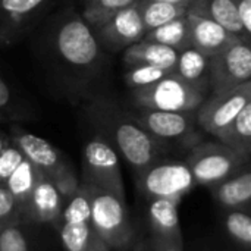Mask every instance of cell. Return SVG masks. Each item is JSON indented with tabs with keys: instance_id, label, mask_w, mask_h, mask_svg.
I'll use <instances>...</instances> for the list:
<instances>
[{
	"instance_id": "cell-1",
	"label": "cell",
	"mask_w": 251,
	"mask_h": 251,
	"mask_svg": "<svg viewBox=\"0 0 251 251\" xmlns=\"http://www.w3.org/2000/svg\"><path fill=\"white\" fill-rule=\"evenodd\" d=\"M85 113L99 134L116 147L125 160L140 175L151 163L162 157L165 146L143 129L131 113L107 97H94L85 107Z\"/></svg>"
},
{
	"instance_id": "cell-2",
	"label": "cell",
	"mask_w": 251,
	"mask_h": 251,
	"mask_svg": "<svg viewBox=\"0 0 251 251\" xmlns=\"http://www.w3.org/2000/svg\"><path fill=\"white\" fill-rule=\"evenodd\" d=\"M53 49L60 62L76 72L88 74L99 66L100 44L82 16L66 15L53 34Z\"/></svg>"
},
{
	"instance_id": "cell-3",
	"label": "cell",
	"mask_w": 251,
	"mask_h": 251,
	"mask_svg": "<svg viewBox=\"0 0 251 251\" xmlns=\"http://www.w3.org/2000/svg\"><path fill=\"white\" fill-rule=\"evenodd\" d=\"M131 97L134 104L143 109L197 112L206 94L172 72L149 87L131 90Z\"/></svg>"
},
{
	"instance_id": "cell-4",
	"label": "cell",
	"mask_w": 251,
	"mask_h": 251,
	"mask_svg": "<svg viewBox=\"0 0 251 251\" xmlns=\"http://www.w3.org/2000/svg\"><path fill=\"white\" fill-rule=\"evenodd\" d=\"M249 157L238 154L222 143H199L193 146L187 157V165L194 176L196 184L218 185L247 163Z\"/></svg>"
},
{
	"instance_id": "cell-5",
	"label": "cell",
	"mask_w": 251,
	"mask_h": 251,
	"mask_svg": "<svg viewBox=\"0 0 251 251\" xmlns=\"http://www.w3.org/2000/svg\"><path fill=\"white\" fill-rule=\"evenodd\" d=\"M131 115L135 122L162 146H166L168 143L196 146L200 143L196 128V112H166L137 107V112Z\"/></svg>"
},
{
	"instance_id": "cell-6",
	"label": "cell",
	"mask_w": 251,
	"mask_h": 251,
	"mask_svg": "<svg viewBox=\"0 0 251 251\" xmlns=\"http://www.w3.org/2000/svg\"><path fill=\"white\" fill-rule=\"evenodd\" d=\"M91 187V215L90 225L93 231L106 243L122 247L131 234L128 216L122 197Z\"/></svg>"
},
{
	"instance_id": "cell-7",
	"label": "cell",
	"mask_w": 251,
	"mask_h": 251,
	"mask_svg": "<svg viewBox=\"0 0 251 251\" xmlns=\"http://www.w3.org/2000/svg\"><path fill=\"white\" fill-rule=\"evenodd\" d=\"M84 174L87 184L124 197V184L119 168V157L107 140L100 134L88 140L82 150Z\"/></svg>"
},
{
	"instance_id": "cell-8",
	"label": "cell",
	"mask_w": 251,
	"mask_h": 251,
	"mask_svg": "<svg viewBox=\"0 0 251 251\" xmlns=\"http://www.w3.org/2000/svg\"><path fill=\"white\" fill-rule=\"evenodd\" d=\"M140 187L150 199L179 201L194 185V176L185 162L156 160L140 175Z\"/></svg>"
},
{
	"instance_id": "cell-9",
	"label": "cell",
	"mask_w": 251,
	"mask_h": 251,
	"mask_svg": "<svg viewBox=\"0 0 251 251\" xmlns=\"http://www.w3.org/2000/svg\"><path fill=\"white\" fill-rule=\"evenodd\" d=\"M251 79V43L237 41L209 57V88L212 93L231 91Z\"/></svg>"
},
{
	"instance_id": "cell-10",
	"label": "cell",
	"mask_w": 251,
	"mask_h": 251,
	"mask_svg": "<svg viewBox=\"0 0 251 251\" xmlns=\"http://www.w3.org/2000/svg\"><path fill=\"white\" fill-rule=\"evenodd\" d=\"M249 103H251V81L231 91L212 93L197 109V124L206 132L219 138Z\"/></svg>"
},
{
	"instance_id": "cell-11",
	"label": "cell",
	"mask_w": 251,
	"mask_h": 251,
	"mask_svg": "<svg viewBox=\"0 0 251 251\" xmlns=\"http://www.w3.org/2000/svg\"><path fill=\"white\" fill-rule=\"evenodd\" d=\"M99 44L118 51L143 40L146 29L137 3L119 10L94 29Z\"/></svg>"
},
{
	"instance_id": "cell-12",
	"label": "cell",
	"mask_w": 251,
	"mask_h": 251,
	"mask_svg": "<svg viewBox=\"0 0 251 251\" xmlns=\"http://www.w3.org/2000/svg\"><path fill=\"white\" fill-rule=\"evenodd\" d=\"M53 0H0V44L15 43Z\"/></svg>"
},
{
	"instance_id": "cell-13",
	"label": "cell",
	"mask_w": 251,
	"mask_h": 251,
	"mask_svg": "<svg viewBox=\"0 0 251 251\" xmlns=\"http://www.w3.org/2000/svg\"><path fill=\"white\" fill-rule=\"evenodd\" d=\"M187 21L191 46L207 57L219 54L237 41H241L237 35L212 19L187 12Z\"/></svg>"
},
{
	"instance_id": "cell-14",
	"label": "cell",
	"mask_w": 251,
	"mask_h": 251,
	"mask_svg": "<svg viewBox=\"0 0 251 251\" xmlns=\"http://www.w3.org/2000/svg\"><path fill=\"white\" fill-rule=\"evenodd\" d=\"M12 143L22 151L28 162H31L47 176H53L63 166H66L59 150L41 137H37L21 128H13Z\"/></svg>"
},
{
	"instance_id": "cell-15",
	"label": "cell",
	"mask_w": 251,
	"mask_h": 251,
	"mask_svg": "<svg viewBox=\"0 0 251 251\" xmlns=\"http://www.w3.org/2000/svg\"><path fill=\"white\" fill-rule=\"evenodd\" d=\"M187 10L221 24L241 41L251 43V37L244 32L237 18L234 0H190Z\"/></svg>"
},
{
	"instance_id": "cell-16",
	"label": "cell",
	"mask_w": 251,
	"mask_h": 251,
	"mask_svg": "<svg viewBox=\"0 0 251 251\" xmlns=\"http://www.w3.org/2000/svg\"><path fill=\"white\" fill-rule=\"evenodd\" d=\"M28 204L32 216L40 222H50L60 215L62 196L50 176L46 174L40 176L29 196Z\"/></svg>"
},
{
	"instance_id": "cell-17",
	"label": "cell",
	"mask_w": 251,
	"mask_h": 251,
	"mask_svg": "<svg viewBox=\"0 0 251 251\" xmlns=\"http://www.w3.org/2000/svg\"><path fill=\"white\" fill-rule=\"evenodd\" d=\"M178 51L172 47L147 41V40H140L129 47L125 49L124 53V60L125 63L129 65H151V66H159L165 69L174 71L175 63H176Z\"/></svg>"
},
{
	"instance_id": "cell-18",
	"label": "cell",
	"mask_w": 251,
	"mask_h": 251,
	"mask_svg": "<svg viewBox=\"0 0 251 251\" xmlns=\"http://www.w3.org/2000/svg\"><path fill=\"white\" fill-rule=\"evenodd\" d=\"M174 74L204 94L209 90V57L193 46L178 51Z\"/></svg>"
},
{
	"instance_id": "cell-19",
	"label": "cell",
	"mask_w": 251,
	"mask_h": 251,
	"mask_svg": "<svg viewBox=\"0 0 251 251\" xmlns=\"http://www.w3.org/2000/svg\"><path fill=\"white\" fill-rule=\"evenodd\" d=\"M222 144L237 151L238 154L249 157L251 151V103L237 115L232 124L218 138Z\"/></svg>"
},
{
	"instance_id": "cell-20",
	"label": "cell",
	"mask_w": 251,
	"mask_h": 251,
	"mask_svg": "<svg viewBox=\"0 0 251 251\" xmlns=\"http://www.w3.org/2000/svg\"><path fill=\"white\" fill-rule=\"evenodd\" d=\"M216 187V199L225 207L247 206L251 199V174L249 171L235 174L228 179L219 182Z\"/></svg>"
},
{
	"instance_id": "cell-21",
	"label": "cell",
	"mask_w": 251,
	"mask_h": 251,
	"mask_svg": "<svg viewBox=\"0 0 251 251\" xmlns=\"http://www.w3.org/2000/svg\"><path fill=\"white\" fill-rule=\"evenodd\" d=\"M143 40L172 47L176 51H181V50L190 47L191 41H190V29H188L187 15L176 18L168 24H163L154 29L147 31L144 34Z\"/></svg>"
},
{
	"instance_id": "cell-22",
	"label": "cell",
	"mask_w": 251,
	"mask_h": 251,
	"mask_svg": "<svg viewBox=\"0 0 251 251\" xmlns=\"http://www.w3.org/2000/svg\"><path fill=\"white\" fill-rule=\"evenodd\" d=\"M178 201L171 199H151L149 213L150 221L157 234L165 238L179 237Z\"/></svg>"
},
{
	"instance_id": "cell-23",
	"label": "cell",
	"mask_w": 251,
	"mask_h": 251,
	"mask_svg": "<svg viewBox=\"0 0 251 251\" xmlns=\"http://www.w3.org/2000/svg\"><path fill=\"white\" fill-rule=\"evenodd\" d=\"M137 7L146 32L163 24H168L176 18H181L188 12L184 6L157 0H137Z\"/></svg>"
},
{
	"instance_id": "cell-24",
	"label": "cell",
	"mask_w": 251,
	"mask_h": 251,
	"mask_svg": "<svg viewBox=\"0 0 251 251\" xmlns=\"http://www.w3.org/2000/svg\"><path fill=\"white\" fill-rule=\"evenodd\" d=\"M41 175V171H38L31 162L24 159L21 165L12 172V175L4 181L3 185L10 191L16 201L28 203L29 196Z\"/></svg>"
},
{
	"instance_id": "cell-25",
	"label": "cell",
	"mask_w": 251,
	"mask_h": 251,
	"mask_svg": "<svg viewBox=\"0 0 251 251\" xmlns=\"http://www.w3.org/2000/svg\"><path fill=\"white\" fill-rule=\"evenodd\" d=\"M134 3H137V0H85L82 19L94 31L115 13Z\"/></svg>"
},
{
	"instance_id": "cell-26",
	"label": "cell",
	"mask_w": 251,
	"mask_h": 251,
	"mask_svg": "<svg viewBox=\"0 0 251 251\" xmlns=\"http://www.w3.org/2000/svg\"><path fill=\"white\" fill-rule=\"evenodd\" d=\"M84 190L75 191L66 207L60 212L63 224H90L91 215V187L87 184Z\"/></svg>"
},
{
	"instance_id": "cell-27",
	"label": "cell",
	"mask_w": 251,
	"mask_h": 251,
	"mask_svg": "<svg viewBox=\"0 0 251 251\" xmlns=\"http://www.w3.org/2000/svg\"><path fill=\"white\" fill-rule=\"evenodd\" d=\"M172 72L174 71H171V69L144 65V63L129 65L126 74H125V82L131 90H137V88L149 87Z\"/></svg>"
},
{
	"instance_id": "cell-28",
	"label": "cell",
	"mask_w": 251,
	"mask_h": 251,
	"mask_svg": "<svg viewBox=\"0 0 251 251\" xmlns=\"http://www.w3.org/2000/svg\"><path fill=\"white\" fill-rule=\"evenodd\" d=\"M93 235V228L87 222L63 224L60 228V241L66 251H85Z\"/></svg>"
},
{
	"instance_id": "cell-29",
	"label": "cell",
	"mask_w": 251,
	"mask_h": 251,
	"mask_svg": "<svg viewBox=\"0 0 251 251\" xmlns=\"http://www.w3.org/2000/svg\"><path fill=\"white\" fill-rule=\"evenodd\" d=\"M225 228L228 234L244 246L251 243V218L240 210L231 212L225 219Z\"/></svg>"
},
{
	"instance_id": "cell-30",
	"label": "cell",
	"mask_w": 251,
	"mask_h": 251,
	"mask_svg": "<svg viewBox=\"0 0 251 251\" xmlns=\"http://www.w3.org/2000/svg\"><path fill=\"white\" fill-rule=\"evenodd\" d=\"M25 157L22 151L13 143H6L0 153V184H4V181L12 175V172L21 165Z\"/></svg>"
},
{
	"instance_id": "cell-31",
	"label": "cell",
	"mask_w": 251,
	"mask_h": 251,
	"mask_svg": "<svg viewBox=\"0 0 251 251\" xmlns=\"http://www.w3.org/2000/svg\"><path fill=\"white\" fill-rule=\"evenodd\" d=\"M0 251H28L26 240L16 226H7L0 231Z\"/></svg>"
},
{
	"instance_id": "cell-32",
	"label": "cell",
	"mask_w": 251,
	"mask_h": 251,
	"mask_svg": "<svg viewBox=\"0 0 251 251\" xmlns=\"http://www.w3.org/2000/svg\"><path fill=\"white\" fill-rule=\"evenodd\" d=\"M16 106H15V99L13 93L6 82V79L0 75V121L6 119L9 115H15Z\"/></svg>"
},
{
	"instance_id": "cell-33",
	"label": "cell",
	"mask_w": 251,
	"mask_h": 251,
	"mask_svg": "<svg viewBox=\"0 0 251 251\" xmlns=\"http://www.w3.org/2000/svg\"><path fill=\"white\" fill-rule=\"evenodd\" d=\"M16 200L10 194V191L0 184V221H4L10 218L16 212Z\"/></svg>"
},
{
	"instance_id": "cell-34",
	"label": "cell",
	"mask_w": 251,
	"mask_h": 251,
	"mask_svg": "<svg viewBox=\"0 0 251 251\" xmlns=\"http://www.w3.org/2000/svg\"><path fill=\"white\" fill-rule=\"evenodd\" d=\"M234 6L244 32L251 37V0H234Z\"/></svg>"
},
{
	"instance_id": "cell-35",
	"label": "cell",
	"mask_w": 251,
	"mask_h": 251,
	"mask_svg": "<svg viewBox=\"0 0 251 251\" xmlns=\"http://www.w3.org/2000/svg\"><path fill=\"white\" fill-rule=\"evenodd\" d=\"M85 251H107V244L93 231L91 240H90L88 247L85 249Z\"/></svg>"
},
{
	"instance_id": "cell-36",
	"label": "cell",
	"mask_w": 251,
	"mask_h": 251,
	"mask_svg": "<svg viewBox=\"0 0 251 251\" xmlns=\"http://www.w3.org/2000/svg\"><path fill=\"white\" fill-rule=\"evenodd\" d=\"M157 1H166V3H172V4H178V6H184V7H187L190 0H157Z\"/></svg>"
},
{
	"instance_id": "cell-37",
	"label": "cell",
	"mask_w": 251,
	"mask_h": 251,
	"mask_svg": "<svg viewBox=\"0 0 251 251\" xmlns=\"http://www.w3.org/2000/svg\"><path fill=\"white\" fill-rule=\"evenodd\" d=\"M6 138H4V135H3V132L0 131V153H1V150L4 149V146H6Z\"/></svg>"
},
{
	"instance_id": "cell-38",
	"label": "cell",
	"mask_w": 251,
	"mask_h": 251,
	"mask_svg": "<svg viewBox=\"0 0 251 251\" xmlns=\"http://www.w3.org/2000/svg\"><path fill=\"white\" fill-rule=\"evenodd\" d=\"M160 251H179L176 247H166V249H163V250Z\"/></svg>"
}]
</instances>
